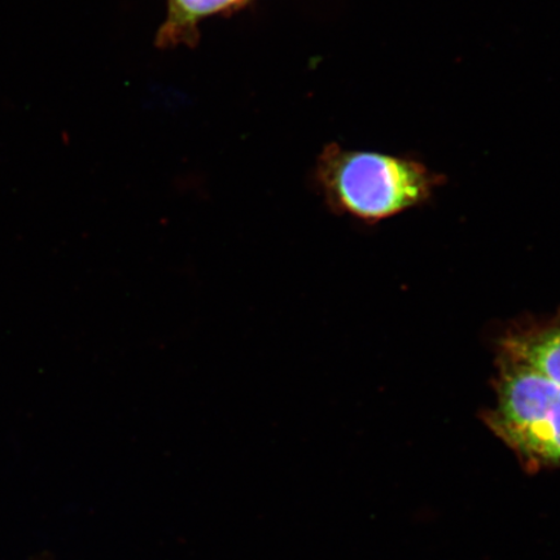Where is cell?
<instances>
[{
  "label": "cell",
  "instance_id": "obj_1",
  "mask_svg": "<svg viewBox=\"0 0 560 560\" xmlns=\"http://www.w3.org/2000/svg\"><path fill=\"white\" fill-rule=\"evenodd\" d=\"M317 179L335 208L363 220H380L418 205L435 178L416 161L376 152L341 150L322 153Z\"/></svg>",
  "mask_w": 560,
  "mask_h": 560
},
{
  "label": "cell",
  "instance_id": "obj_4",
  "mask_svg": "<svg viewBox=\"0 0 560 560\" xmlns=\"http://www.w3.org/2000/svg\"><path fill=\"white\" fill-rule=\"evenodd\" d=\"M508 352L560 385V328L517 336L508 342Z\"/></svg>",
  "mask_w": 560,
  "mask_h": 560
},
{
  "label": "cell",
  "instance_id": "obj_2",
  "mask_svg": "<svg viewBox=\"0 0 560 560\" xmlns=\"http://www.w3.org/2000/svg\"><path fill=\"white\" fill-rule=\"evenodd\" d=\"M488 422L522 457L560 466V385L540 371L509 355Z\"/></svg>",
  "mask_w": 560,
  "mask_h": 560
},
{
  "label": "cell",
  "instance_id": "obj_3",
  "mask_svg": "<svg viewBox=\"0 0 560 560\" xmlns=\"http://www.w3.org/2000/svg\"><path fill=\"white\" fill-rule=\"evenodd\" d=\"M245 0H170V13L159 33V45H177L195 37L202 18L240 5Z\"/></svg>",
  "mask_w": 560,
  "mask_h": 560
}]
</instances>
